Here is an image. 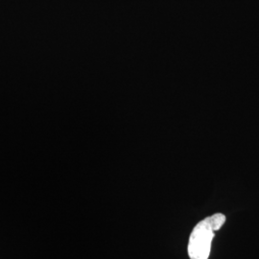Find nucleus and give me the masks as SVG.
I'll return each instance as SVG.
<instances>
[{"label": "nucleus", "mask_w": 259, "mask_h": 259, "mask_svg": "<svg viewBox=\"0 0 259 259\" xmlns=\"http://www.w3.org/2000/svg\"><path fill=\"white\" fill-rule=\"evenodd\" d=\"M226 222V216L216 213L196 225L188 242L190 259H208L211 250L214 232L220 230Z\"/></svg>", "instance_id": "nucleus-1"}]
</instances>
